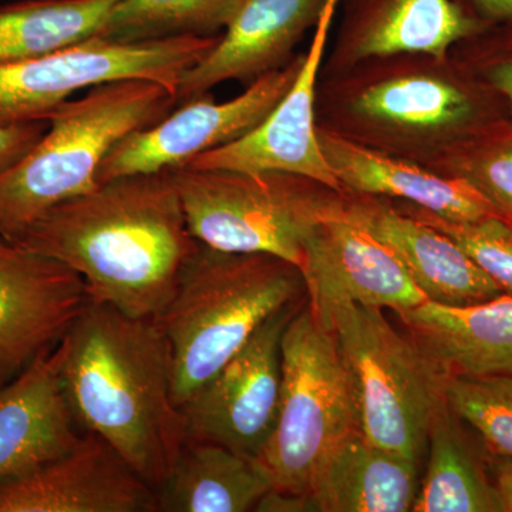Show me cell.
<instances>
[{
    "label": "cell",
    "instance_id": "29",
    "mask_svg": "<svg viewBox=\"0 0 512 512\" xmlns=\"http://www.w3.org/2000/svg\"><path fill=\"white\" fill-rule=\"evenodd\" d=\"M402 211L453 239L503 293L512 295L511 221L500 215L470 222L447 221L412 204H407Z\"/></svg>",
    "mask_w": 512,
    "mask_h": 512
},
{
    "label": "cell",
    "instance_id": "13",
    "mask_svg": "<svg viewBox=\"0 0 512 512\" xmlns=\"http://www.w3.org/2000/svg\"><path fill=\"white\" fill-rule=\"evenodd\" d=\"M89 305L72 268L0 234V389L55 349Z\"/></svg>",
    "mask_w": 512,
    "mask_h": 512
},
{
    "label": "cell",
    "instance_id": "31",
    "mask_svg": "<svg viewBox=\"0 0 512 512\" xmlns=\"http://www.w3.org/2000/svg\"><path fill=\"white\" fill-rule=\"evenodd\" d=\"M49 121L0 123V177L22 163L45 136Z\"/></svg>",
    "mask_w": 512,
    "mask_h": 512
},
{
    "label": "cell",
    "instance_id": "30",
    "mask_svg": "<svg viewBox=\"0 0 512 512\" xmlns=\"http://www.w3.org/2000/svg\"><path fill=\"white\" fill-rule=\"evenodd\" d=\"M461 45L458 62L491 90L512 119V20L491 26Z\"/></svg>",
    "mask_w": 512,
    "mask_h": 512
},
{
    "label": "cell",
    "instance_id": "34",
    "mask_svg": "<svg viewBox=\"0 0 512 512\" xmlns=\"http://www.w3.org/2000/svg\"><path fill=\"white\" fill-rule=\"evenodd\" d=\"M494 483L500 494L503 512H512V460L500 458L495 463Z\"/></svg>",
    "mask_w": 512,
    "mask_h": 512
},
{
    "label": "cell",
    "instance_id": "27",
    "mask_svg": "<svg viewBox=\"0 0 512 512\" xmlns=\"http://www.w3.org/2000/svg\"><path fill=\"white\" fill-rule=\"evenodd\" d=\"M427 167L460 177L512 222V119L488 121L451 144Z\"/></svg>",
    "mask_w": 512,
    "mask_h": 512
},
{
    "label": "cell",
    "instance_id": "16",
    "mask_svg": "<svg viewBox=\"0 0 512 512\" xmlns=\"http://www.w3.org/2000/svg\"><path fill=\"white\" fill-rule=\"evenodd\" d=\"M345 16L333 70L348 72L376 57L423 55L446 60L451 50L488 29L458 0H343Z\"/></svg>",
    "mask_w": 512,
    "mask_h": 512
},
{
    "label": "cell",
    "instance_id": "25",
    "mask_svg": "<svg viewBox=\"0 0 512 512\" xmlns=\"http://www.w3.org/2000/svg\"><path fill=\"white\" fill-rule=\"evenodd\" d=\"M119 0H25L0 6V64L59 52L100 35Z\"/></svg>",
    "mask_w": 512,
    "mask_h": 512
},
{
    "label": "cell",
    "instance_id": "14",
    "mask_svg": "<svg viewBox=\"0 0 512 512\" xmlns=\"http://www.w3.org/2000/svg\"><path fill=\"white\" fill-rule=\"evenodd\" d=\"M336 9L335 3L330 5L315 26L301 70L274 110L245 136L202 153L187 165L201 170L245 174L301 175L332 190L345 192L320 150L316 124V84Z\"/></svg>",
    "mask_w": 512,
    "mask_h": 512
},
{
    "label": "cell",
    "instance_id": "22",
    "mask_svg": "<svg viewBox=\"0 0 512 512\" xmlns=\"http://www.w3.org/2000/svg\"><path fill=\"white\" fill-rule=\"evenodd\" d=\"M419 493V463L353 429L326 454L311 495L320 512H407Z\"/></svg>",
    "mask_w": 512,
    "mask_h": 512
},
{
    "label": "cell",
    "instance_id": "24",
    "mask_svg": "<svg viewBox=\"0 0 512 512\" xmlns=\"http://www.w3.org/2000/svg\"><path fill=\"white\" fill-rule=\"evenodd\" d=\"M427 443L429 463L413 512H503L497 487L446 396L437 404Z\"/></svg>",
    "mask_w": 512,
    "mask_h": 512
},
{
    "label": "cell",
    "instance_id": "32",
    "mask_svg": "<svg viewBox=\"0 0 512 512\" xmlns=\"http://www.w3.org/2000/svg\"><path fill=\"white\" fill-rule=\"evenodd\" d=\"M458 3L487 28L512 20V0H458Z\"/></svg>",
    "mask_w": 512,
    "mask_h": 512
},
{
    "label": "cell",
    "instance_id": "26",
    "mask_svg": "<svg viewBox=\"0 0 512 512\" xmlns=\"http://www.w3.org/2000/svg\"><path fill=\"white\" fill-rule=\"evenodd\" d=\"M239 0H119L97 37L143 43L212 36L227 25Z\"/></svg>",
    "mask_w": 512,
    "mask_h": 512
},
{
    "label": "cell",
    "instance_id": "4",
    "mask_svg": "<svg viewBox=\"0 0 512 512\" xmlns=\"http://www.w3.org/2000/svg\"><path fill=\"white\" fill-rule=\"evenodd\" d=\"M302 291L301 271L278 256L200 244L157 318L170 343L175 404L183 410L255 330L298 302Z\"/></svg>",
    "mask_w": 512,
    "mask_h": 512
},
{
    "label": "cell",
    "instance_id": "2",
    "mask_svg": "<svg viewBox=\"0 0 512 512\" xmlns=\"http://www.w3.org/2000/svg\"><path fill=\"white\" fill-rule=\"evenodd\" d=\"M62 346L64 396L77 424L160 490L188 434L173 397L170 343L158 320L90 302Z\"/></svg>",
    "mask_w": 512,
    "mask_h": 512
},
{
    "label": "cell",
    "instance_id": "8",
    "mask_svg": "<svg viewBox=\"0 0 512 512\" xmlns=\"http://www.w3.org/2000/svg\"><path fill=\"white\" fill-rule=\"evenodd\" d=\"M329 328L352 384L357 429L370 443L419 463L446 376L382 309L342 306Z\"/></svg>",
    "mask_w": 512,
    "mask_h": 512
},
{
    "label": "cell",
    "instance_id": "1",
    "mask_svg": "<svg viewBox=\"0 0 512 512\" xmlns=\"http://www.w3.org/2000/svg\"><path fill=\"white\" fill-rule=\"evenodd\" d=\"M12 242L72 268L90 302L150 319L200 248L170 170L101 183L50 208Z\"/></svg>",
    "mask_w": 512,
    "mask_h": 512
},
{
    "label": "cell",
    "instance_id": "6",
    "mask_svg": "<svg viewBox=\"0 0 512 512\" xmlns=\"http://www.w3.org/2000/svg\"><path fill=\"white\" fill-rule=\"evenodd\" d=\"M192 237L205 247L268 254L301 271L313 229L345 192L286 173L173 168Z\"/></svg>",
    "mask_w": 512,
    "mask_h": 512
},
{
    "label": "cell",
    "instance_id": "19",
    "mask_svg": "<svg viewBox=\"0 0 512 512\" xmlns=\"http://www.w3.org/2000/svg\"><path fill=\"white\" fill-rule=\"evenodd\" d=\"M62 362L60 342L0 389V483L45 466L79 441Z\"/></svg>",
    "mask_w": 512,
    "mask_h": 512
},
{
    "label": "cell",
    "instance_id": "5",
    "mask_svg": "<svg viewBox=\"0 0 512 512\" xmlns=\"http://www.w3.org/2000/svg\"><path fill=\"white\" fill-rule=\"evenodd\" d=\"M175 103L167 87L143 79L100 84L66 101L28 157L0 177V234L15 241L50 208L94 190L111 148L164 119Z\"/></svg>",
    "mask_w": 512,
    "mask_h": 512
},
{
    "label": "cell",
    "instance_id": "21",
    "mask_svg": "<svg viewBox=\"0 0 512 512\" xmlns=\"http://www.w3.org/2000/svg\"><path fill=\"white\" fill-rule=\"evenodd\" d=\"M397 315L444 376L512 373V295L471 305L427 301Z\"/></svg>",
    "mask_w": 512,
    "mask_h": 512
},
{
    "label": "cell",
    "instance_id": "9",
    "mask_svg": "<svg viewBox=\"0 0 512 512\" xmlns=\"http://www.w3.org/2000/svg\"><path fill=\"white\" fill-rule=\"evenodd\" d=\"M217 40L180 36L117 43L93 37L50 55L0 64V123L47 120L72 94L117 80H150L177 99L185 72L207 56Z\"/></svg>",
    "mask_w": 512,
    "mask_h": 512
},
{
    "label": "cell",
    "instance_id": "15",
    "mask_svg": "<svg viewBox=\"0 0 512 512\" xmlns=\"http://www.w3.org/2000/svg\"><path fill=\"white\" fill-rule=\"evenodd\" d=\"M157 491L96 434L0 483V512H157Z\"/></svg>",
    "mask_w": 512,
    "mask_h": 512
},
{
    "label": "cell",
    "instance_id": "10",
    "mask_svg": "<svg viewBox=\"0 0 512 512\" xmlns=\"http://www.w3.org/2000/svg\"><path fill=\"white\" fill-rule=\"evenodd\" d=\"M303 59L305 55L296 56L264 74L235 99L218 103L208 93L192 97L153 126L121 138L101 161L97 183L184 167L200 154L245 136L288 93Z\"/></svg>",
    "mask_w": 512,
    "mask_h": 512
},
{
    "label": "cell",
    "instance_id": "23",
    "mask_svg": "<svg viewBox=\"0 0 512 512\" xmlns=\"http://www.w3.org/2000/svg\"><path fill=\"white\" fill-rule=\"evenodd\" d=\"M272 490L258 458L210 441L187 440L157 491L158 512H247Z\"/></svg>",
    "mask_w": 512,
    "mask_h": 512
},
{
    "label": "cell",
    "instance_id": "28",
    "mask_svg": "<svg viewBox=\"0 0 512 512\" xmlns=\"http://www.w3.org/2000/svg\"><path fill=\"white\" fill-rule=\"evenodd\" d=\"M444 396L458 419L480 434L493 456L512 460V373L446 377Z\"/></svg>",
    "mask_w": 512,
    "mask_h": 512
},
{
    "label": "cell",
    "instance_id": "18",
    "mask_svg": "<svg viewBox=\"0 0 512 512\" xmlns=\"http://www.w3.org/2000/svg\"><path fill=\"white\" fill-rule=\"evenodd\" d=\"M318 140L333 174L349 194L399 198L447 221L503 217L463 178L367 147L329 128L318 126Z\"/></svg>",
    "mask_w": 512,
    "mask_h": 512
},
{
    "label": "cell",
    "instance_id": "3",
    "mask_svg": "<svg viewBox=\"0 0 512 512\" xmlns=\"http://www.w3.org/2000/svg\"><path fill=\"white\" fill-rule=\"evenodd\" d=\"M386 57L387 63L376 57L377 66L366 60V73L343 80L332 109L339 128L329 130L427 167L471 131L508 116L501 100L451 56Z\"/></svg>",
    "mask_w": 512,
    "mask_h": 512
},
{
    "label": "cell",
    "instance_id": "11",
    "mask_svg": "<svg viewBox=\"0 0 512 512\" xmlns=\"http://www.w3.org/2000/svg\"><path fill=\"white\" fill-rule=\"evenodd\" d=\"M301 274L306 303L328 330L336 309L352 303L400 313L427 302L402 262L357 217L348 192L313 229Z\"/></svg>",
    "mask_w": 512,
    "mask_h": 512
},
{
    "label": "cell",
    "instance_id": "17",
    "mask_svg": "<svg viewBox=\"0 0 512 512\" xmlns=\"http://www.w3.org/2000/svg\"><path fill=\"white\" fill-rule=\"evenodd\" d=\"M340 0H239L227 32L207 56L185 72L177 103L208 93L212 87L259 77L289 62L306 30L316 26L330 5Z\"/></svg>",
    "mask_w": 512,
    "mask_h": 512
},
{
    "label": "cell",
    "instance_id": "7",
    "mask_svg": "<svg viewBox=\"0 0 512 512\" xmlns=\"http://www.w3.org/2000/svg\"><path fill=\"white\" fill-rule=\"evenodd\" d=\"M281 348L278 414L258 460L272 490L309 495L323 458L357 427L355 397L335 332L308 303L289 320Z\"/></svg>",
    "mask_w": 512,
    "mask_h": 512
},
{
    "label": "cell",
    "instance_id": "20",
    "mask_svg": "<svg viewBox=\"0 0 512 512\" xmlns=\"http://www.w3.org/2000/svg\"><path fill=\"white\" fill-rule=\"evenodd\" d=\"M349 195L357 217L397 256L427 301L471 305L503 295L500 286L443 232L379 197Z\"/></svg>",
    "mask_w": 512,
    "mask_h": 512
},
{
    "label": "cell",
    "instance_id": "33",
    "mask_svg": "<svg viewBox=\"0 0 512 512\" xmlns=\"http://www.w3.org/2000/svg\"><path fill=\"white\" fill-rule=\"evenodd\" d=\"M255 511L262 512H318L311 495L282 493L271 490L264 495Z\"/></svg>",
    "mask_w": 512,
    "mask_h": 512
},
{
    "label": "cell",
    "instance_id": "12",
    "mask_svg": "<svg viewBox=\"0 0 512 512\" xmlns=\"http://www.w3.org/2000/svg\"><path fill=\"white\" fill-rule=\"evenodd\" d=\"M298 303L266 319L184 407L187 440L258 458L274 430L282 382V335Z\"/></svg>",
    "mask_w": 512,
    "mask_h": 512
}]
</instances>
